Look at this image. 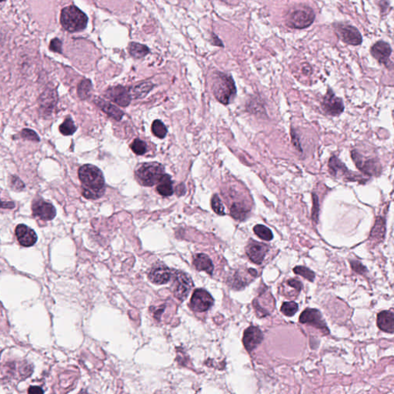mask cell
<instances>
[{
	"instance_id": "6da1fadb",
	"label": "cell",
	"mask_w": 394,
	"mask_h": 394,
	"mask_svg": "<svg viewBox=\"0 0 394 394\" xmlns=\"http://www.w3.org/2000/svg\"><path fill=\"white\" fill-rule=\"evenodd\" d=\"M78 174L85 198L97 200L103 196L105 193V180L98 167L91 164L84 165L79 168Z\"/></svg>"
},
{
	"instance_id": "7a4b0ae2",
	"label": "cell",
	"mask_w": 394,
	"mask_h": 394,
	"mask_svg": "<svg viewBox=\"0 0 394 394\" xmlns=\"http://www.w3.org/2000/svg\"><path fill=\"white\" fill-rule=\"evenodd\" d=\"M88 21L87 16L76 5H70L61 11V25L68 32H77L84 30L87 26Z\"/></svg>"
},
{
	"instance_id": "3957f363",
	"label": "cell",
	"mask_w": 394,
	"mask_h": 394,
	"mask_svg": "<svg viewBox=\"0 0 394 394\" xmlns=\"http://www.w3.org/2000/svg\"><path fill=\"white\" fill-rule=\"evenodd\" d=\"M212 91L219 102L227 105L235 98L236 94L235 83L232 77L218 73L212 84Z\"/></svg>"
},
{
	"instance_id": "277c9868",
	"label": "cell",
	"mask_w": 394,
	"mask_h": 394,
	"mask_svg": "<svg viewBox=\"0 0 394 394\" xmlns=\"http://www.w3.org/2000/svg\"><path fill=\"white\" fill-rule=\"evenodd\" d=\"M135 173L142 185L153 186L165 175L164 167L159 162H145L136 169Z\"/></svg>"
},
{
	"instance_id": "5b68a950",
	"label": "cell",
	"mask_w": 394,
	"mask_h": 394,
	"mask_svg": "<svg viewBox=\"0 0 394 394\" xmlns=\"http://www.w3.org/2000/svg\"><path fill=\"white\" fill-rule=\"evenodd\" d=\"M315 20V13L309 6H297L289 11L287 16V24L292 29H305Z\"/></svg>"
},
{
	"instance_id": "8992f818",
	"label": "cell",
	"mask_w": 394,
	"mask_h": 394,
	"mask_svg": "<svg viewBox=\"0 0 394 394\" xmlns=\"http://www.w3.org/2000/svg\"><path fill=\"white\" fill-rule=\"evenodd\" d=\"M351 155L356 166L364 174L368 176L380 175L381 173V166L376 158L364 157L355 150L351 152Z\"/></svg>"
},
{
	"instance_id": "52a82bcc",
	"label": "cell",
	"mask_w": 394,
	"mask_h": 394,
	"mask_svg": "<svg viewBox=\"0 0 394 394\" xmlns=\"http://www.w3.org/2000/svg\"><path fill=\"white\" fill-rule=\"evenodd\" d=\"M328 166L330 173L334 177L337 176L349 181H359L362 183L363 181H365V180L357 173L348 170L346 166L336 157H332L330 158Z\"/></svg>"
},
{
	"instance_id": "ba28073f",
	"label": "cell",
	"mask_w": 394,
	"mask_h": 394,
	"mask_svg": "<svg viewBox=\"0 0 394 394\" xmlns=\"http://www.w3.org/2000/svg\"><path fill=\"white\" fill-rule=\"evenodd\" d=\"M173 274V293L179 300H184L187 297L189 291L193 287L192 280L189 276L183 272L176 271Z\"/></svg>"
},
{
	"instance_id": "9c48e42d",
	"label": "cell",
	"mask_w": 394,
	"mask_h": 394,
	"mask_svg": "<svg viewBox=\"0 0 394 394\" xmlns=\"http://www.w3.org/2000/svg\"><path fill=\"white\" fill-rule=\"evenodd\" d=\"M213 304V299L205 289H197L191 298L190 307L195 312H205Z\"/></svg>"
},
{
	"instance_id": "30bf717a",
	"label": "cell",
	"mask_w": 394,
	"mask_h": 394,
	"mask_svg": "<svg viewBox=\"0 0 394 394\" xmlns=\"http://www.w3.org/2000/svg\"><path fill=\"white\" fill-rule=\"evenodd\" d=\"M335 29L342 42L353 46H357L362 43V36L358 29L353 26L339 24L335 26Z\"/></svg>"
},
{
	"instance_id": "8fae6325",
	"label": "cell",
	"mask_w": 394,
	"mask_h": 394,
	"mask_svg": "<svg viewBox=\"0 0 394 394\" xmlns=\"http://www.w3.org/2000/svg\"><path fill=\"white\" fill-rule=\"evenodd\" d=\"M300 322L302 323H308L311 326L322 330L325 334H329L327 325L325 323L321 313L316 309H307L302 313L300 316Z\"/></svg>"
},
{
	"instance_id": "7c38bea8",
	"label": "cell",
	"mask_w": 394,
	"mask_h": 394,
	"mask_svg": "<svg viewBox=\"0 0 394 394\" xmlns=\"http://www.w3.org/2000/svg\"><path fill=\"white\" fill-rule=\"evenodd\" d=\"M322 107L326 114L330 116H338L344 110V105L341 99L336 97L331 89H328L323 98Z\"/></svg>"
},
{
	"instance_id": "4fadbf2b",
	"label": "cell",
	"mask_w": 394,
	"mask_h": 394,
	"mask_svg": "<svg viewBox=\"0 0 394 394\" xmlns=\"http://www.w3.org/2000/svg\"><path fill=\"white\" fill-rule=\"evenodd\" d=\"M105 97L118 104L120 106H127L131 104V100L132 99L131 96V89L122 86H113L109 88L105 92Z\"/></svg>"
},
{
	"instance_id": "5bb4252c",
	"label": "cell",
	"mask_w": 394,
	"mask_h": 394,
	"mask_svg": "<svg viewBox=\"0 0 394 394\" xmlns=\"http://www.w3.org/2000/svg\"><path fill=\"white\" fill-rule=\"evenodd\" d=\"M33 215L43 220H52L56 215L55 207L53 204L43 200H36L32 203Z\"/></svg>"
},
{
	"instance_id": "9a60e30c",
	"label": "cell",
	"mask_w": 394,
	"mask_h": 394,
	"mask_svg": "<svg viewBox=\"0 0 394 394\" xmlns=\"http://www.w3.org/2000/svg\"><path fill=\"white\" fill-rule=\"evenodd\" d=\"M16 238L21 246L29 247L37 241V235L34 230L24 224H20L16 228Z\"/></svg>"
},
{
	"instance_id": "2e32d148",
	"label": "cell",
	"mask_w": 394,
	"mask_h": 394,
	"mask_svg": "<svg viewBox=\"0 0 394 394\" xmlns=\"http://www.w3.org/2000/svg\"><path fill=\"white\" fill-rule=\"evenodd\" d=\"M262 341V332L257 326H250L245 330L243 342L247 351H253Z\"/></svg>"
},
{
	"instance_id": "e0dca14e",
	"label": "cell",
	"mask_w": 394,
	"mask_h": 394,
	"mask_svg": "<svg viewBox=\"0 0 394 394\" xmlns=\"http://www.w3.org/2000/svg\"><path fill=\"white\" fill-rule=\"evenodd\" d=\"M371 55L378 61L379 63L387 66L390 56L392 53V49L389 43L384 41H378L373 45L370 50Z\"/></svg>"
},
{
	"instance_id": "ac0fdd59",
	"label": "cell",
	"mask_w": 394,
	"mask_h": 394,
	"mask_svg": "<svg viewBox=\"0 0 394 394\" xmlns=\"http://www.w3.org/2000/svg\"><path fill=\"white\" fill-rule=\"evenodd\" d=\"M246 254L250 257V261L255 263H262L268 252L266 245L252 241L246 249Z\"/></svg>"
},
{
	"instance_id": "d6986e66",
	"label": "cell",
	"mask_w": 394,
	"mask_h": 394,
	"mask_svg": "<svg viewBox=\"0 0 394 394\" xmlns=\"http://www.w3.org/2000/svg\"><path fill=\"white\" fill-rule=\"evenodd\" d=\"M170 269L162 264L156 265L152 268L149 273V278L156 284H167L171 278Z\"/></svg>"
},
{
	"instance_id": "ffe728a7",
	"label": "cell",
	"mask_w": 394,
	"mask_h": 394,
	"mask_svg": "<svg viewBox=\"0 0 394 394\" xmlns=\"http://www.w3.org/2000/svg\"><path fill=\"white\" fill-rule=\"evenodd\" d=\"M376 323L382 331L394 334V314L391 311H384L379 313Z\"/></svg>"
},
{
	"instance_id": "44dd1931",
	"label": "cell",
	"mask_w": 394,
	"mask_h": 394,
	"mask_svg": "<svg viewBox=\"0 0 394 394\" xmlns=\"http://www.w3.org/2000/svg\"><path fill=\"white\" fill-rule=\"evenodd\" d=\"M386 233L385 219L381 216L376 218L374 226L371 230L369 239L376 243H380L384 240Z\"/></svg>"
},
{
	"instance_id": "7402d4cb",
	"label": "cell",
	"mask_w": 394,
	"mask_h": 394,
	"mask_svg": "<svg viewBox=\"0 0 394 394\" xmlns=\"http://www.w3.org/2000/svg\"><path fill=\"white\" fill-rule=\"evenodd\" d=\"M193 264L199 271H205L210 275L212 274L213 264L210 257L206 254L200 253V254L195 256Z\"/></svg>"
},
{
	"instance_id": "603a6c76",
	"label": "cell",
	"mask_w": 394,
	"mask_h": 394,
	"mask_svg": "<svg viewBox=\"0 0 394 394\" xmlns=\"http://www.w3.org/2000/svg\"><path fill=\"white\" fill-rule=\"evenodd\" d=\"M96 104H97L98 106H100V109H102L104 112H105L108 116L112 117L114 120H121L122 117L123 116V112L118 109L116 106L109 104V103L105 102L104 100L99 99L98 100L96 101Z\"/></svg>"
},
{
	"instance_id": "cb8c5ba5",
	"label": "cell",
	"mask_w": 394,
	"mask_h": 394,
	"mask_svg": "<svg viewBox=\"0 0 394 394\" xmlns=\"http://www.w3.org/2000/svg\"><path fill=\"white\" fill-rule=\"evenodd\" d=\"M157 190V192L159 193V194L162 195V196H170L173 195V182H172L170 176L166 175V174H165V175L162 177L160 181L158 183Z\"/></svg>"
},
{
	"instance_id": "d4e9b609",
	"label": "cell",
	"mask_w": 394,
	"mask_h": 394,
	"mask_svg": "<svg viewBox=\"0 0 394 394\" xmlns=\"http://www.w3.org/2000/svg\"><path fill=\"white\" fill-rule=\"evenodd\" d=\"M154 87V85L150 82H144L136 85L131 89V96L133 99H142L146 97Z\"/></svg>"
},
{
	"instance_id": "484cf974",
	"label": "cell",
	"mask_w": 394,
	"mask_h": 394,
	"mask_svg": "<svg viewBox=\"0 0 394 394\" xmlns=\"http://www.w3.org/2000/svg\"><path fill=\"white\" fill-rule=\"evenodd\" d=\"M128 51L132 57L141 59L150 53V49L145 45L132 42L129 44Z\"/></svg>"
},
{
	"instance_id": "4316f807",
	"label": "cell",
	"mask_w": 394,
	"mask_h": 394,
	"mask_svg": "<svg viewBox=\"0 0 394 394\" xmlns=\"http://www.w3.org/2000/svg\"><path fill=\"white\" fill-rule=\"evenodd\" d=\"M248 210L244 206L239 204H233L230 208V213L233 217L238 220H243L248 215Z\"/></svg>"
},
{
	"instance_id": "83f0119b",
	"label": "cell",
	"mask_w": 394,
	"mask_h": 394,
	"mask_svg": "<svg viewBox=\"0 0 394 394\" xmlns=\"http://www.w3.org/2000/svg\"><path fill=\"white\" fill-rule=\"evenodd\" d=\"M92 89V82L89 79H83L80 83L79 84L78 92L79 97L82 100H86L89 97Z\"/></svg>"
},
{
	"instance_id": "f1b7e54d",
	"label": "cell",
	"mask_w": 394,
	"mask_h": 394,
	"mask_svg": "<svg viewBox=\"0 0 394 394\" xmlns=\"http://www.w3.org/2000/svg\"><path fill=\"white\" fill-rule=\"evenodd\" d=\"M253 231H254L257 236H259L261 239H263V240L269 241L271 240L273 238L271 230L263 226V225H257L253 228Z\"/></svg>"
},
{
	"instance_id": "f546056e",
	"label": "cell",
	"mask_w": 394,
	"mask_h": 394,
	"mask_svg": "<svg viewBox=\"0 0 394 394\" xmlns=\"http://www.w3.org/2000/svg\"><path fill=\"white\" fill-rule=\"evenodd\" d=\"M152 131L157 137L163 139L167 133V129L161 120H157L152 124Z\"/></svg>"
},
{
	"instance_id": "4dcf8cb0",
	"label": "cell",
	"mask_w": 394,
	"mask_h": 394,
	"mask_svg": "<svg viewBox=\"0 0 394 394\" xmlns=\"http://www.w3.org/2000/svg\"><path fill=\"white\" fill-rule=\"evenodd\" d=\"M59 131L64 136H71L77 131V127L72 119L68 118L61 124L59 127Z\"/></svg>"
},
{
	"instance_id": "1f68e13d",
	"label": "cell",
	"mask_w": 394,
	"mask_h": 394,
	"mask_svg": "<svg viewBox=\"0 0 394 394\" xmlns=\"http://www.w3.org/2000/svg\"><path fill=\"white\" fill-rule=\"evenodd\" d=\"M131 150L136 155H143L147 150L146 143L141 139H136L131 143Z\"/></svg>"
},
{
	"instance_id": "d6a6232c",
	"label": "cell",
	"mask_w": 394,
	"mask_h": 394,
	"mask_svg": "<svg viewBox=\"0 0 394 394\" xmlns=\"http://www.w3.org/2000/svg\"><path fill=\"white\" fill-rule=\"evenodd\" d=\"M293 271H294L296 274L302 276V277L307 279V280H308L309 281H311V282H313L314 279H315V273H314L311 269H308V268L305 267V266H296V267H295L294 269H293Z\"/></svg>"
},
{
	"instance_id": "836d02e7",
	"label": "cell",
	"mask_w": 394,
	"mask_h": 394,
	"mask_svg": "<svg viewBox=\"0 0 394 394\" xmlns=\"http://www.w3.org/2000/svg\"><path fill=\"white\" fill-rule=\"evenodd\" d=\"M297 311V303L295 302H286L281 307V312L287 316H293Z\"/></svg>"
},
{
	"instance_id": "e575fe53",
	"label": "cell",
	"mask_w": 394,
	"mask_h": 394,
	"mask_svg": "<svg viewBox=\"0 0 394 394\" xmlns=\"http://www.w3.org/2000/svg\"><path fill=\"white\" fill-rule=\"evenodd\" d=\"M211 206H212V209L213 210L216 214L219 216H223L225 214L224 207L222 204L221 200H219V196L217 195H214L212 196V200H211Z\"/></svg>"
},
{
	"instance_id": "d590c367",
	"label": "cell",
	"mask_w": 394,
	"mask_h": 394,
	"mask_svg": "<svg viewBox=\"0 0 394 394\" xmlns=\"http://www.w3.org/2000/svg\"><path fill=\"white\" fill-rule=\"evenodd\" d=\"M350 265H351L352 269L353 271L360 275H365L368 273V268L364 266L360 261H350Z\"/></svg>"
},
{
	"instance_id": "8d00e7d4",
	"label": "cell",
	"mask_w": 394,
	"mask_h": 394,
	"mask_svg": "<svg viewBox=\"0 0 394 394\" xmlns=\"http://www.w3.org/2000/svg\"><path fill=\"white\" fill-rule=\"evenodd\" d=\"M22 137L28 140H32L34 142H39V137L37 134L33 131H31L29 129H24L21 132Z\"/></svg>"
},
{
	"instance_id": "74e56055",
	"label": "cell",
	"mask_w": 394,
	"mask_h": 394,
	"mask_svg": "<svg viewBox=\"0 0 394 394\" xmlns=\"http://www.w3.org/2000/svg\"><path fill=\"white\" fill-rule=\"evenodd\" d=\"M50 50L54 53H63V43L58 38L52 39L50 42Z\"/></svg>"
},
{
	"instance_id": "f35d334b",
	"label": "cell",
	"mask_w": 394,
	"mask_h": 394,
	"mask_svg": "<svg viewBox=\"0 0 394 394\" xmlns=\"http://www.w3.org/2000/svg\"><path fill=\"white\" fill-rule=\"evenodd\" d=\"M10 185L12 189L16 191H21L25 188V184L22 182V180L20 178L15 177V176L11 177Z\"/></svg>"
},
{
	"instance_id": "ab89813d",
	"label": "cell",
	"mask_w": 394,
	"mask_h": 394,
	"mask_svg": "<svg viewBox=\"0 0 394 394\" xmlns=\"http://www.w3.org/2000/svg\"><path fill=\"white\" fill-rule=\"evenodd\" d=\"M313 204H314L312 213L313 220L316 223L318 221V215H319V202H318V197L316 194H313Z\"/></svg>"
},
{
	"instance_id": "60d3db41",
	"label": "cell",
	"mask_w": 394,
	"mask_h": 394,
	"mask_svg": "<svg viewBox=\"0 0 394 394\" xmlns=\"http://www.w3.org/2000/svg\"><path fill=\"white\" fill-rule=\"evenodd\" d=\"M287 284L289 287H292V289H294L297 293H300V290H301L302 288H303V285H302L301 282L299 281V280H295V279H291V280H288L287 282Z\"/></svg>"
},
{
	"instance_id": "b9f144b4",
	"label": "cell",
	"mask_w": 394,
	"mask_h": 394,
	"mask_svg": "<svg viewBox=\"0 0 394 394\" xmlns=\"http://www.w3.org/2000/svg\"><path fill=\"white\" fill-rule=\"evenodd\" d=\"M292 142L294 146H296V148L298 150H300L301 151V148H300V142L297 139V136H296V133H295L294 131H292Z\"/></svg>"
},
{
	"instance_id": "7bdbcfd3",
	"label": "cell",
	"mask_w": 394,
	"mask_h": 394,
	"mask_svg": "<svg viewBox=\"0 0 394 394\" xmlns=\"http://www.w3.org/2000/svg\"><path fill=\"white\" fill-rule=\"evenodd\" d=\"M43 390L39 387H31L28 390L29 394H43Z\"/></svg>"
},
{
	"instance_id": "ee69618b",
	"label": "cell",
	"mask_w": 394,
	"mask_h": 394,
	"mask_svg": "<svg viewBox=\"0 0 394 394\" xmlns=\"http://www.w3.org/2000/svg\"><path fill=\"white\" fill-rule=\"evenodd\" d=\"M176 193L178 196H182L185 193V187L184 184H180L176 189Z\"/></svg>"
},
{
	"instance_id": "f6af8a7d",
	"label": "cell",
	"mask_w": 394,
	"mask_h": 394,
	"mask_svg": "<svg viewBox=\"0 0 394 394\" xmlns=\"http://www.w3.org/2000/svg\"><path fill=\"white\" fill-rule=\"evenodd\" d=\"M14 207V204L13 202H2V208H13Z\"/></svg>"
},
{
	"instance_id": "bcb514c9",
	"label": "cell",
	"mask_w": 394,
	"mask_h": 394,
	"mask_svg": "<svg viewBox=\"0 0 394 394\" xmlns=\"http://www.w3.org/2000/svg\"><path fill=\"white\" fill-rule=\"evenodd\" d=\"M5 0H1V2H5Z\"/></svg>"
}]
</instances>
